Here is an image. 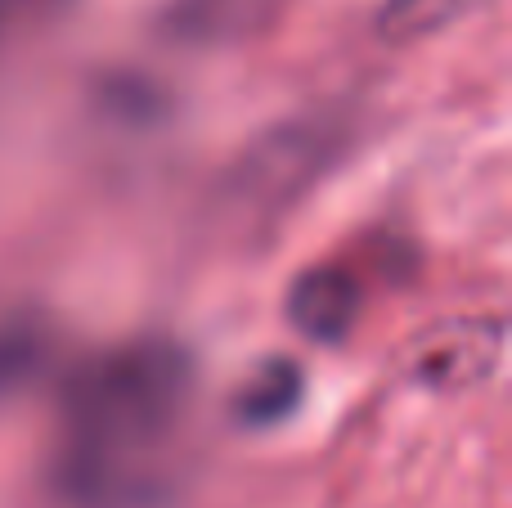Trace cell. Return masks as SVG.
Returning <instances> with one entry per match:
<instances>
[{"mask_svg": "<svg viewBox=\"0 0 512 508\" xmlns=\"http://www.w3.org/2000/svg\"><path fill=\"white\" fill-rule=\"evenodd\" d=\"M194 369L167 338H144L90 360L63 392L54 486L77 508H117L140 464L167 441L189 401Z\"/></svg>", "mask_w": 512, "mask_h": 508, "instance_id": "1", "label": "cell"}, {"mask_svg": "<svg viewBox=\"0 0 512 508\" xmlns=\"http://www.w3.org/2000/svg\"><path fill=\"white\" fill-rule=\"evenodd\" d=\"M360 284L342 266H315L288 288V320L310 342H342L360 320Z\"/></svg>", "mask_w": 512, "mask_h": 508, "instance_id": "2", "label": "cell"}, {"mask_svg": "<svg viewBox=\"0 0 512 508\" xmlns=\"http://www.w3.org/2000/svg\"><path fill=\"white\" fill-rule=\"evenodd\" d=\"M499 347H504V329L495 320L441 329L418 356V378L432 387H468L495 369Z\"/></svg>", "mask_w": 512, "mask_h": 508, "instance_id": "3", "label": "cell"}, {"mask_svg": "<svg viewBox=\"0 0 512 508\" xmlns=\"http://www.w3.org/2000/svg\"><path fill=\"white\" fill-rule=\"evenodd\" d=\"M283 0H180L171 27L185 41H239L274 18Z\"/></svg>", "mask_w": 512, "mask_h": 508, "instance_id": "4", "label": "cell"}, {"mask_svg": "<svg viewBox=\"0 0 512 508\" xmlns=\"http://www.w3.org/2000/svg\"><path fill=\"white\" fill-rule=\"evenodd\" d=\"M297 396H301L297 365H292V360H270V365L256 369L248 378V387L239 392V414H243V423L261 428V423L283 419V414L297 405Z\"/></svg>", "mask_w": 512, "mask_h": 508, "instance_id": "5", "label": "cell"}, {"mask_svg": "<svg viewBox=\"0 0 512 508\" xmlns=\"http://www.w3.org/2000/svg\"><path fill=\"white\" fill-rule=\"evenodd\" d=\"M468 9V0H387L378 14V36L391 45H409L450 27Z\"/></svg>", "mask_w": 512, "mask_h": 508, "instance_id": "6", "label": "cell"}]
</instances>
